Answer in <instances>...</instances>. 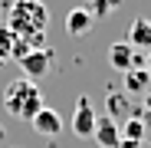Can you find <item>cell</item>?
Listing matches in <instances>:
<instances>
[{"instance_id": "cell-1", "label": "cell", "mask_w": 151, "mask_h": 148, "mask_svg": "<svg viewBox=\"0 0 151 148\" xmlns=\"http://www.w3.org/2000/svg\"><path fill=\"white\" fill-rule=\"evenodd\" d=\"M7 30L30 49H40L46 43L49 30V7L43 0H13V7L7 13Z\"/></svg>"}, {"instance_id": "cell-2", "label": "cell", "mask_w": 151, "mask_h": 148, "mask_svg": "<svg viewBox=\"0 0 151 148\" xmlns=\"http://www.w3.org/2000/svg\"><path fill=\"white\" fill-rule=\"evenodd\" d=\"M4 109L20 118V122H33V115L43 109V92H40V82H30V79H13L7 82L4 89Z\"/></svg>"}, {"instance_id": "cell-3", "label": "cell", "mask_w": 151, "mask_h": 148, "mask_svg": "<svg viewBox=\"0 0 151 148\" xmlns=\"http://www.w3.org/2000/svg\"><path fill=\"white\" fill-rule=\"evenodd\" d=\"M53 59H56V53L49 46H40V49H30L23 59H17L20 63V69H23V79H30V82H36V79H43L49 69H53Z\"/></svg>"}, {"instance_id": "cell-4", "label": "cell", "mask_w": 151, "mask_h": 148, "mask_svg": "<svg viewBox=\"0 0 151 148\" xmlns=\"http://www.w3.org/2000/svg\"><path fill=\"white\" fill-rule=\"evenodd\" d=\"M95 109H92V102L82 95L79 102H76V112H72V132L79 135V138H92V132H95Z\"/></svg>"}, {"instance_id": "cell-5", "label": "cell", "mask_w": 151, "mask_h": 148, "mask_svg": "<svg viewBox=\"0 0 151 148\" xmlns=\"http://www.w3.org/2000/svg\"><path fill=\"white\" fill-rule=\"evenodd\" d=\"M30 125H33V129H36V135H43V138H56V135L63 132V115H59L56 109L43 105V109L33 115Z\"/></svg>"}, {"instance_id": "cell-6", "label": "cell", "mask_w": 151, "mask_h": 148, "mask_svg": "<svg viewBox=\"0 0 151 148\" xmlns=\"http://www.w3.org/2000/svg\"><path fill=\"white\" fill-rule=\"evenodd\" d=\"M92 138L99 142V148H118V145H122V129L115 125L112 115H99V118H95Z\"/></svg>"}, {"instance_id": "cell-7", "label": "cell", "mask_w": 151, "mask_h": 148, "mask_svg": "<svg viewBox=\"0 0 151 148\" xmlns=\"http://www.w3.org/2000/svg\"><path fill=\"white\" fill-rule=\"evenodd\" d=\"M135 63H138V56H135V49L128 46V40H125V43H112V46H109V66H112V69L128 72Z\"/></svg>"}, {"instance_id": "cell-8", "label": "cell", "mask_w": 151, "mask_h": 148, "mask_svg": "<svg viewBox=\"0 0 151 148\" xmlns=\"http://www.w3.org/2000/svg\"><path fill=\"white\" fill-rule=\"evenodd\" d=\"M92 23H95V17H92L86 7H72V10L66 13V33H69V36H82V33L92 30Z\"/></svg>"}, {"instance_id": "cell-9", "label": "cell", "mask_w": 151, "mask_h": 148, "mask_svg": "<svg viewBox=\"0 0 151 148\" xmlns=\"http://www.w3.org/2000/svg\"><path fill=\"white\" fill-rule=\"evenodd\" d=\"M128 46L132 49H148L151 53V20L148 17H138L128 27Z\"/></svg>"}, {"instance_id": "cell-10", "label": "cell", "mask_w": 151, "mask_h": 148, "mask_svg": "<svg viewBox=\"0 0 151 148\" xmlns=\"http://www.w3.org/2000/svg\"><path fill=\"white\" fill-rule=\"evenodd\" d=\"M125 92H128V95L151 92V72L145 66H132L128 72H125Z\"/></svg>"}, {"instance_id": "cell-11", "label": "cell", "mask_w": 151, "mask_h": 148, "mask_svg": "<svg viewBox=\"0 0 151 148\" xmlns=\"http://www.w3.org/2000/svg\"><path fill=\"white\" fill-rule=\"evenodd\" d=\"M95 20H105V17H112L118 7H122V0H86V4H82Z\"/></svg>"}, {"instance_id": "cell-12", "label": "cell", "mask_w": 151, "mask_h": 148, "mask_svg": "<svg viewBox=\"0 0 151 148\" xmlns=\"http://www.w3.org/2000/svg\"><path fill=\"white\" fill-rule=\"evenodd\" d=\"M122 138H128V142H145V118H138V115L125 118V125H122Z\"/></svg>"}, {"instance_id": "cell-13", "label": "cell", "mask_w": 151, "mask_h": 148, "mask_svg": "<svg viewBox=\"0 0 151 148\" xmlns=\"http://www.w3.org/2000/svg\"><path fill=\"white\" fill-rule=\"evenodd\" d=\"M10 56H17V36L7 27H0V66H7Z\"/></svg>"}, {"instance_id": "cell-14", "label": "cell", "mask_w": 151, "mask_h": 148, "mask_svg": "<svg viewBox=\"0 0 151 148\" xmlns=\"http://www.w3.org/2000/svg\"><path fill=\"white\" fill-rule=\"evenodd\" d=\"M145 109L151 112V92H145Z\"/></svg>"}, {"instance_id": "cell-15", "label": "cell", "mask_w": 151, "mask_h": 148, "mask_svg": "<svg viewBox=\"0 0 151 148\" xmlns=\"http://www.w3.org/2000/svg\"><path fill=\"white\" fill-rule=\"evenodd\" d=\"M145 69H148V72H151V53H148V66H145Z\"/></svg>"}, {"instance_id": "cell-16", "label": "cell", "mask_w": 151, "mask_h": 148, "mask_svg": "<svg viewBox=\"0 0 151 148\" xmlns=\"http://www.w3.org/2000/svg\"><path fill=\"white\" fill-rule=\"evenodd\" d=\"M0 138H4V125H0Z\"/></svg>"}]
</instances>
